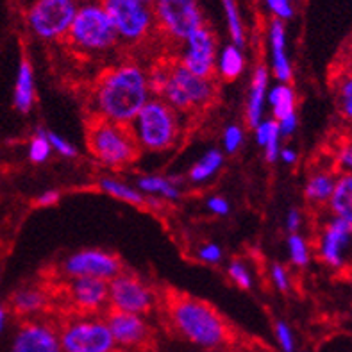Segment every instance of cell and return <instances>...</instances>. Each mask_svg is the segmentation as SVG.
<instances>
[{"label":"cell","mask_w":352,"mask_h":352,"mask_svg":"<svg viewBox=\"0 0 352 352\" xmlns=\"http://www.w3.org/2000/svg\"><path fill=\"white\" fill-rule=\"evenodd\" d=\"M100 188L111 197L120 199V201L124 202H131V204H143V202H145V199H143L140 190L129 186V184L120 183V181H116V179H102V181H100Z\"/></svg>","instance_id":"31"},{"label":"cell","mask_w":352,"mask_h":352,"mask_svg":"<svg viewBox=\"0 0 352 352\" xmlns=\"http://www.w3.org/2000/svg\"><path fill=\"white\" fill-rule=\"evenodd\" d=\"M47 299H45V294L41 290H36V288H23V290H18L11 299V308L18 315H23V317H29V315H36L38 311L45 308Z\"/></svg>","instance_id":"24"},{"label":"cell","mask_w":352,"mask_h":352,"mask_svg":"<svg viewBox=\"0 0 352 352\" xmlns=\"http://www.w3.org/2000/svg\"><path fill=\"white\" fill-rule=\"evenodd\" d=\"M315 249L326 267L345 270L352 258V226L336 217H329L322 223Z\"/></svg>","instance_id":"11"},{"label":"cell","mask_w":352,"mask_h":352,"mask_svg":"<svg viewBox=\"0 0 352 352\" xmlns=\"http://www.w3.org/2000/svg\"><path fill=\"white\" fill-rule=\"evenodd\" d=\"M276 338L283 352H295L294 331L290 329L286 322H277L276 324Z\"/></svg>","instance_id":"37"},{"label":"cell","mask_w":352,"mask_h":352,"mask_svg":"<svg viewBox=\"0 0 352 352\" xmlns=\"http://www.w3.org/2000/svg\"><path fill=\"white\" fill-rule=\"evenodd\" d=\"M152 11L157 29L177 43H183L188 36L204 25L199 0H156Z\"/></svg>","instance_id":"9"},{"label":"cell","mask_w":352,"mask_h":352,"mask_svg":"<svg viewBox=\"0 0 352 352\" xmlns=\"http://www.w3.org/2000/svg\"><path fill=\"white\" fill-rule=\"evenodd\" d=\"M329 213L331 217L344 220L352 226V175L338 174L335 192L329 199Z\"/></svg>","instance_id":"22"},{"label":"cell","mask_w":352,"mask_h":352,"mask_svg":"<svg viewBox=\"0 0 352 352\" xmlns=\"http://www.w3.org/2000/svg\"><path fill=\"white\" fill-rule=\"evenodd\" d=\"M138 190L148 195H160L163 199H177L179 188L174 179L160 177V175H145L138 179Z\"/></svg>","instance_id":"28"},{"label":"cell","mask_w":352,"mask_h":352,"mask_svg":"<svg viewBox=\"0 0 352 352\" xmlns=\"http://www.w3.org/2000/svg\"><path fill=\"white\" fill-rule=\"evenodd\" d=\"M63 272L70 279H79V277H91V279H102V281H111L113 277L122 274V261L111 252L104 250L88 249L79 250L70 258L65 259L63 263Z\"/></svg>","instance_id":"14"},{"label":"cell","mask_w":352,"mask_h":352,"mask_svg":"<svg viewBox=\"0 0 352 352\" xmlns=\"http://www.w3.org/2000/svg\"><path fill=\"white\" fill-rule=\"evenodd\" d=\"M109 304L111 309L134 315H147L154 304V292L142 277L129 272H122L109 281Z\"/></svg>","instance_id":"12"},{"label":"cell","mask_w":352,"mask_h":352,"mask_svg":"<svg viewBox=\"0 0 352 352\" xmlns=\"http://www.w3.org/2000/svg\"><path fill=\"white\" fill-rule=\"evenodd\" d=\"M279 125L276 120H265L259 122V125L256 127V140L261 147L265 148V154H267L268 161H276L279 156Z\"/></svg>","instance_id":"27"},{"label":"cell","mask_w":352,"mask_h":352,"mask_svg":"<svg viewBox=\"0 0 352 352\" xmlns=\"http://www.w3.org/2000/svg\"><path fill=\"white\" fill-rule=\"evenodd\" d=\"M265 6L268 8V11L274 14V18L277 20H290L294 16V4H292V0H263Z\"/></svg>","instance_id":"36"},{"label":"cell","mask_w":352,"mask_h":352,"mask_svg":"<svg viewBox=\"0 0 352 352\" xmlns=\"http://www.w3.org/2000/svg\"><path fill=\"white\" fill-rule=\"evenodd\" d=\"M208 208L217 214H228L229 213V202L222 197H211L208 201Z\"/></svg>","instance_id":"43"},{"label":"cell","mask_w":352,"mask_h":352,"mask_svg":"<svg viewBox=\"0 0 352 352\" xmlns=\"http://www.w3.org/2000/svg\"><path fill=\"white\" fill-rule=\"evenodd\" d=\"M277 125H279V133H281L283 136H290V134H294V131L297 129V115L286 116V118L277 122Z\"/></svg>","instance_id":"42"},{"label":"cell","mask_w":352,"mask_h":352,"mask_svg":"<svg viewBox=\"0 0 352 352\" xmlns=\"http://www.w3.org/2000/svg\"><path fill=\"white\" fill-rule=\"evenodd\" d=\"M14 107L20 113H29L34 104V74L29 59L23 58L18 65L16 80H14Z\"/></svg>","instance_id":"21"},{"label":"cell","mask_w":352,"mask_h":352,"mask_svg":"<svg viewBox=\"0 0 352 352\" xmlns=\"http://www.w3.org/2000/svg\"><path fill=\"white\" fill-rule=\"evenodd\" d=\"M104 8L118 40L127 43L143 41L156 25L152 6L143 4L140 0H104Z\"/></svg>","instance_id":"10"},{"label":"cell","mask_w":352,"mask_h":352,"mask_svg":"<svg viewBox=\"0 0 352 352\" xmlns=\"http://www.w3.org/2000/svg\"><path fill=\"white\" fill-rule=\"evenodd\" d=\"M288 250H290V259L295 267H308L311 259V247L300 234H290L288 238Z\"/></svg>","instance_id":"32"},{"label":"cell","mask_w":352,"mask_h":352,"mask_svg":"<svg viewBox=\"0 0 352 352\" xmlns=\"http://www.w3.org/2000/svg\"><path fill=\"white\" fill-rule=\"evenodd\" d=\"M67 40L79 52H106L118 41L104 2H85L77 9Z\"/></svg>","instance_id":"5"},{"label":"cell","mask_w":352,"mask_h":352,"mask_svg":"<svg viewBox=\"0 0 352 352\" xmlns=\"http://www.w3.org/2000/svg\"><path fill=\"white\" fill-rule=\"evenodd\" d=\"M165 302L170 326L190 344L217 351L231 342L232 335L228 322L204 300L179 292H170Z\"/></svg>","instance_id":"2"},{"label":"cell","mask_w":352,"mask_h":352,"mask_svg":"<svg viewBox=\"0 0 352 352\" xmlns=\"http://www.w3.org/2000/svg\"><path fill=\"white\" fill-rule=\"evenodd\" d=\"M279 156H281V160L285 161V163H288V165L295 163V160H297V154H295V151H292V148H283V151L279 152Z\"/></svg>","instance_id":"46"},{"label":"cell","mask_w":352,"mask_h":352,"mask_svg":"<svg viewBox=\"0 0 352 352\" xmlns=\"http://www.w3.org/2000/svg\"><path fill=\"white\" fill-rule=\"evenodd\" d=\"M86 147L95 160L113 168L131 165L142 151L131 124H116L97 113L86 120Z\"/></svg>","instance_id":"3"},{"label":"cell","mask_w":352,"mask_h":352,"mask_svg":"<svg viewBox=\"0 0 352 352\" xmlns=\"http://www.w3.org/2000/svg\"><path fill=\"white\" fill-rule=\"evenodd\" d=\"M272 279L276 283V286L279 288L281 292H288L290 288V277L286 274V270L279 265H274L272 267Z\"/></svg>","instance_id":"40"},{"label":"cell","mask_w":352,"mask_h":352,"mask_svg":"<svg viewBox=\"0 0 352 352\" xmlns=\"http://www.w3.org/2000/svg\"><path fill=\"white\" fill-rule=\"evenodd\" d=\"M131 127L140 147L147 151H168L179 138L177 111L163 98H148Z\"/></svg>","instance_id":"4"},{"label":"cell","mask_w":352,"mask_h":352,"mask_svg":"<svg viewBox=\"0 0 352 352\" xmlns=\"http://www.w3.org/2000/svg\"><path fill=\"white\" fill-rule=\"evenodd\" d=\"M213 95V80L193 76L192 72H188L177 61L172 63L170 67L168 80L160 98H163L170 107H174L175 111L190 113L193 109L208 106Z\"/></svg>","instance_id":"6"},{"label":"cell","mask_w":352,"mask_h":352,"mask_svg":"<svg viewBox=\"0 0 352 352\" xmlns=\"http://www.w3.org/2000/svg\"><path fill=\"white\" fill-rule=\"evenodd\" d=\"M222 6L223 13H226V22H228L231 41L236 47L243 49V45H245V29H243V22H241L238 2L236 0H222Z\"/></svg>","instance_id":"29"},{"label":"cell","mask_w":352,"mask_h":352,"mask_svg":"<svg viewBox=\"0 0 352 352\" xmlns=\"http://www.w3.org/2000/svg\"><path fill=\"white\" fill-rule=\"evenodd\" d=\"M229 277L240 286L241 290H249L250 286H252V277H250L249 268L241 263V261H232L229 265Z\"/></svg>","instance_id":"35"},{"label":"cell","mask_w":352,"mask_h":352,"mask_svg":"<svg viewBox=\"0 0 352 352\" xmlns=\"http://www.w3.org/2000/svg\"><path fill=\"white\" fill-rule=\"evenodd\" d=\"M300 220H302V217H300V213L297 210H292L290 213H288V217H286V228H288L290 234L299 232Z\"/></svg>","instance_id":"44"},{"label":"cell","mask_w":352,"mask_h":352,"mask_svg":"<svg viewBox=\"0 0 352 352\" xmlns=\"http://www.w3.org/2000/svg\"><path fill=\"white\" fill-rule=\"evenodd\" d=\"M338 172L333 168H318L315 170L306 181L304 186V197L313 206L329 204V199L335 192Z\"/></svg>","instance_id":"19"},{"label":"cell","mask_w":352,"mask_h":352,"mask_svg":"<svg viewBox=\"0 0 352 352\" xmlns=\"http://www.w3.org/2000/svg\"><path fill=\"white\" fill-rule=\"evenodd\" d=\"M52 147H50L49 138H47V133L43 129H40L36 133L34 138L29 143V160L36 165H40L43 161H47V157L50 156Z\"/></svg>","instance_id":"34"},{"label":"cell","mask_w":352,"mask_h":352,"mask_svg":"<svg viewBox=\"0 0 352 352\" xmlns=\"http://www.w3.org/2000/svg\"><path fill=\"white\" fill-rule=\"evenodd\" d=\"M45 133H47V138H49V143H50V147H52V151L59 152V154L65 157L76 156L77 151L74 148V145H72V143H68L67 140L61 138V136H58V134L52 133V131H45Z\"/></svg>","instance_id":"38"},{"label":"cell","mask_w":352,"mask_h":352,"mask_svg":"<svg viewBox=\"0 0 352 352\" xmlns=\"http://www.w3.org/2000/svg\"><path fill=\"white\" fill-rule=\"evenodd\" d=\"M268 41H270V58H272L274 76L288 85L292 79V63L286 52V29L281 20L274 18L268 27Z\"/></svg>","instance_id":"18"},{"label":"cell","mask_w":352,"mask_h":352,"mask_svg":"<svg viewBox=\"0 0 352 352\" xmlns=\"http://www.w3.org/2000/svg\"><path fill=\"white\" fill-rule=\"evenodd\" d=\"M70 304L79 315H94L109 302V283L91 277L70 279L68 285Z\"/></svg>","instance_id":"17"},{"label":"cell","mask_w":352,"mask_h":352,"mask_svg":"<svg viewBox=\"0 0 352 352\" xmlns=\"http://www.w3.org/2000/svg\"><path fill=\"white\" fill-rule=\"evenodd\" d=\"M270 106H272L276 122L283 120L286 116L297 115L295 113V91L288 85H277L268 95Z\"/></svg>","instance_id":"26"},{"label":"cell","mask_w":352,"mask_h":352,"mask_svg":"<svg viewBox=\"0 0 352 352\" xmlns=\"http://www.w3.org/2000/svg\"><path fill=\"white\" fill-rule=\"evenodd\" d=\"M243 142V133L238 125H229L228 129L223 131V147L228 152H236Z\"/></svg>","instance_id":"39"},{"label":"cell","mask_w":352,"mask_h":352,"mask_svg":"<svg viewBox=\"0 0 352 352\" xmlns=\"http://www.w3.org/2000/svg\"><path fill=\"white\" fill-rule=\"evenodd\" d=\"M222 161H223L222 152L213 148V151H210L208 154H204L201 160L197 161L195 166L190 170V179H192L193 183L208 181V179H210L211 175H213L214 172L222 166Z\"/></svg>","instance_id":"30"},{"label":"cell","mask_w":352,"mask_h":352,"mask_svg":"<svg viewBox=\"0 0 352 352\" xmlns=\"http://www.w3.org/2000/svg\"><path fill=\"white\" fill-rule=\"evenodd\" d=\"M11 352H63L59 331L49 322H23L14 335Z\"/></svg>","instance_id":"16"},{"label":"cell","mask_w":352,"mask_h":352,"mask_svg":"<svg viewBox=\"0 0 352 352\" xmlns=\"http://www.w3.org/2000/svg\"><path fill=\"white\" fill-rule=\"evenodd\" d=\"M267 86H268V68L265 65H259L252 74L250 80L249 98H247V122L252 127H258L263 115V102L267 97Z\"/></svg>","instance_id":"20"},{"label":"cell","mask_w":352,"mask_h":352,"mask_svg":"<svg viewBox=\"0 0 352 352\" xmlns=\"http://www.w3.org/2000/svg\"><path fill=\"white\" fill-rule=\"evenodd\" d=\"M217 59H219L217 36L206 23L183 41V54L179 63L188 72H192L193 76L213 79L217 72Z\"/></svg>","instance_id":"13"},{"label":"cell","mask_w":352,"mask_h":352,"mask_svg":"<svg viewBox=\"0 0 352 352\" xmlns=\"http://www.w3.org/2000/svg\"><path fill=\"white\" fill-rule=\"evenodd\" d=\"M245 70V56L240 47L234 43L226 45L219 52L217 59V72L223 80H234Z\"/></svg>","instance_id":"23"},{"label":"cell","mask_w":352,"mask_h":352,"mask_svg":"<svg viewBox=\"0 0 352 352\" xmlns=\"http://www.w3.org/2000/svg\"><path fill=\"white\" fill-rule=\"evenodd\" d=\"M199 256H201L202 261H206V263H217L220 258H222V250H220L219 245H213V243H210V245H204L201 249V252H199Z\"/></svg>","instance_id":"41"},{"label":"cell","mask_w":352,"mask_h":352,"mask_svg":"<svg viewBox=\"0 0 352 352\" xmlns=\"http://www.w3.org/2000/svg\"><path fill=\"white\" fill-rule=\"evenodd\" d=\"M335 170L338 174L352 175V134L340 140L335 148Z\"/></svg>","instance_id":"33"},{"label":"cell","mask_w":352,"mask_h":352,"mask_svg":"<svg viewBox=\"0 0 352 352\" xmlns=\"http://www.w3.org/2000/svg\"><path fill=\"white\" fill-rule=\"evenodd\" d=\"M304 352H309V351H304Z\"/></svg>","instance_id":"50"},{"label":"cell","mask_w":352,"mask_h":352,"mask_svg":"<svg viewBox=\"0 0 352 352\" xmlns=\"http://www.w3.org/2000/svg\"><path fill=\"white\" fill-rule=\"evenodd\" d=\"M6 326H8V309L4 308V304L0 302V335L4 333Z\"/></svg>","instance_id":"47"},{"label":"cell","mask_w":352,"mask_h":352,"mask_svg":"<svg viewBox=\"0 0 352 352\" xmlns=\"http://www.w3.org/2000/svg\"><path fill=\"white\" fill-rule=\"evenodd\" d=\"M63 352H111L116 349L107 322L91 315H79L59 327Z\"/></svg>","instance_id":"7"},{"label":"cell","mask_w":352,"mask_h":352,"mask_svg":"<svg viewBox=\"0 0 352 352\" xmlns=\"http://www.w3.org/2000/svg\"><path fill=\"white\" fill-rule=\"evenodd\" d=\"M113 340L122 349H142L151 342V327L142 315L109 309L106 317Z\"/></svg>","instance_id":"15"},{"label":"cell","mask_w":352,"mask_h":352,"mask_svg":"<svg viewBox=\"0 0 352 352\" xmlns=\"http://www.w3.org/2000/svg\"><path fill=\"white\" fill-rule=\"evenodd\" d=\"M140 2H143V4H147V6H154L156 0H140Z\"/></svg>","instance_id":"48"},{"label":"cell","mask_w":352,"mask_h":352,"mask_svg":"<svg viewBox=\"0 0 352 352\" xmlns=\"http://www.w3.org/2000/svg\"><path fill=\"white\" fill-rule=\"evenodd\" d=\"M147 74L134 63H124L104 72L94 91V113L116 124H133L148 102Z\"/></svg>","instance_id":"1"},{"label":"cell","mask_w":352,"mask_h":352,"mask_svg":"<svg viewBox=\"0 0 352 352\" xmlns=\"http://www.w3.org/2000/svg\"><path fill=\"white\" fill-rule=\"evenodd\" d=\"M111 352H129V351H125V349H115V351H111Z\"/></svg>","instance_id":"49"},{"label":"cell","mask_w":352,"mask_h":352,"mask_svg":"<svg viewBox=\"0 0 352 352\" xmlns=\"http://www.w3.org/2000/svg\"><path fill=\"white\" fill-rule=\"evenodd\" d=\"M59 201V193L58 192H45L41 193L38 199H36V204L41 206V208H47V206H54Z\"/></svg>","instance_id":"45"},{"label":"cell","mask_w":352,"mask_h":352,"mask_svg":"<svg viewBox=\"0 0 352 352\" xmlns=\"http://www.w3.org/2000/svg\"><path fill=\"white\" fill-rule=\"evenodd\" d=\"M79 6V0H34L27 11V25L40 40H63L70 31Z\"/></svg>","instance_id":"8"},{"label":"cell","mask_w":352,"mask_h":352,"mask_svg":"<svg viewBox=\"0 0 352 352\" xmlns=\"http://www.w3.org/2000/svg\"><path fill=\"white\" fill-rule=\"evenodd\" d=\"M102 2H104V0H102Z\"/></svg>","instance_id":"51"},{"label":"cell","mask_w":352,"mask_h":352,"mask_svg":"<svg viewBox=\"0 0 352 352\" xmlns=\"http://www.w3.org/2000/svg\"><path fill=\"white\" fill-rule=\"evenodd\" d=\"M335 98L342 118L352 124V67L342 70L336 77Z\"/></svg>","instance_id":"25"}]
</instances>
